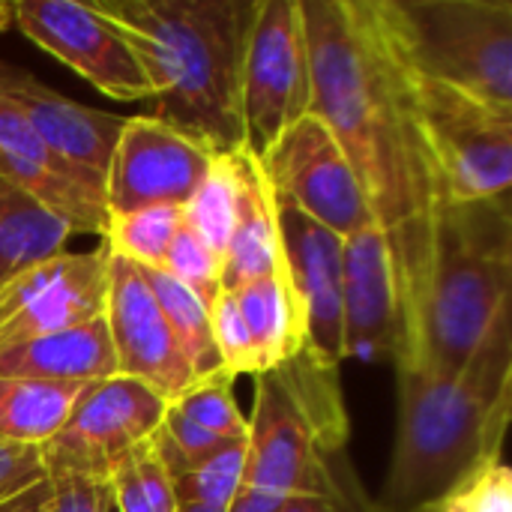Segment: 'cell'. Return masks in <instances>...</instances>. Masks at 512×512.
Masks as SVG:
<instances>
[{"label": "cell", "instance_id": "cell-36", "mask_svg": "<svg viewBox=\"0 0 512 512\" xmlns=\"http://www.w3.org/2000/svg\"><path fill=\"white\" fill-rule=\"evenodd\" d=\"M45 504H48V480H45V483H39L36 489L24 492L21 498H15V501L3 504L0 512H45Z\"/></svg>", "mask_w": 512, "mask_h": 512}, {"label": "cell", "instance_id": "cell-19", "mask_svg": "<svg viewBox=\"0 0 512 512\" xmlns=\"http://www.w3.org/2000/svg\"><path fill=\"white\" fill-rule=\"evenodd\" d=\"M231 162L237 177V216L222 258V291L282 273L276 195L264 177V168L246 147L234 150Z\"/></svg>", "mask_w": 512, "mask_h": 512}, {"label": "cell", "instance_id": "cell-5", "mask_svg": "<svg viewBox=\"0 0 512 512\" xmlns=\"http://www.w3.org/2000/svg\"><path fill=\"white\" fill-rule=\"evenodd\" d=\"M243 489L288 501L327 498L351 512H381L366 504L348 459L351 420L339 369L303 351L255 375V402L246 417Z\"/></svg>", "mask_w": 512, "mask_h": 512}, {"label": "cell", "instance_id": "cell-17", "mask_svg": "<svg viewBox=\"0 0 512 512\" xmlns=\"http://www.w3.org/2000/svg\"><path fill=\"white\" fill-rule=\"evenodd\" d=\"M0 171L63 219L72 234L84 231L102 237L108 222L105 183L57 156L9 99H0Z\"/></svg>", "mask_w": 512, "mask_h": 512}, {"label": "cell", "instance_id": "cell-37", "mask_svg": "<svg viewBox=\"0 0 512 512\" xmlns=\"http://www.w3.org/2000/svg\"><path fill=\"white\" fill-rule=\"evenodd\" d=\"M279 512H351V510H345V507H339V504H333V501H327V498H288V501H282Z\"/></svg>", "mask_w": 512, "mask_h": 512}, {"label": "cell", "instance_id": "cell-35", "mask_svg": "<svg viewBox=\"0 0 512 512\" xmlns=\"http://www.w3.org/2000/svg\"><path fill=\"white\" fill-rule=\"evenodd\" d=\"M279 507H282L279 498L252 492V489H240V495L234 498V504L228 507V512H279Z\"/></svg>", "mask_w": 512, "mask_h": 512}, {"label": "cell", "instance_id": "cell-3", "mask_svg": "<svg viewBox=\"0 0 512 512\" xmlns=\"http://www.w3.org/2000/svg\"><path fill=\"white\" fill-rule=\"evenodd\" d=\"M135 45L153 117L213 153L246 147L240 87L258 0H99Z\"/></svg>", "mask_w": 512, "mask_h": 512}, {"label": "cell", "instance_id": "cell-25", "mask_svg": "<svg viewBox=\"0 0 512 512\" xmlns=\"http://www.w3.org/2000/svg\"><path fill=\"white\" fill-rule=\"evenodd\" d=\"M162 462L171 474L177 504H201V507L228 510L243 489L246 441H228L201 462H174L165 456Z\"/></svg>", "mask_w": 512, "mask_h": 512}, {"label": "cell", "instance_id": "cell-41", "mask_svg": "<svg viewBox=\"0 0 512 512\" xmlns=\"http://www.w3.org/2000/svg\"><path fill=\"white\" fill-rule=\"evenodd\" d=\"M411 512H441V504H426V507H417Z\"/></svg>", "mask_w": 512, "mask_h": 512}, {"label": "cell", "instance_id": "cell-39", "mask_svg": "<svg viewBox=\"0 0 512 512\" xmlns=\"http://www.w3.org/2000/svg\"><path fill=\"white\" fill-rule=\"evenodd\" d=\"M12 27V0H0V33Z\"/></svg>", "mask_w": 512, "mask_h": 512}, {"label": "cell", "instance_id": "cell-8", "mask_svg": "<svg viewBox=\"0 0 512 512\" xmlns=\"http://www.w3.org/2000/svg\"><path fill=\"white\" fill-rule=\"evenodd\" d=\"M165 411L162 396L126 375L84 387L66 423L39 447L45 480L75 477L108 486L111 474L156 438Z\"/></svg>", "mask_w": 512, "mask_h": 512}, {"label": "cell", "instance_id": "cell-33", "mask_svg": "<svg viewBox=\"0 0 512 512\" xmlns=\"http://www.w3.org/2000/svg\"><path fill=\"white\" fill-rule=\"evenodd\" d=\"M45 483L42 450L0 438V507Z\"/></svg>", "mask_w": 512, "mask_h": 512}, {"label": "cell", "instance_id": "cell-40", "mask_svg": "<svg viewBox=\"0 0 512 512\" xmlns=\"http://www.w3.org/2000/svg\"><path fill=\"white\" fill-rule=\"evenodd\" d=\"M177 512H228V510H216V507H201V504H180Z\"/></svg>", "mask_w": 512, "mask_h": 512}, {"label": "cell", "instance_id": "cell-16", "mask_svg": "<svg viewBox=\"0 0 512 512\" xmlns=\"http://www.w3.org/2000/svg\"><path fill=\"white\" fill-rule=\"evenodd\" d=\"M402 273L387 231L375 222L342 240L345 360L381 363L402 348Z\"/></svg>", "mask_w": 512, "mask_h": 512}, {"label": "cell", "instance_id": "cell-11", "mask_svg": "<svg viewBox=\"0 0 512 512\" xmlns=\"http://www.w3.org/2000/svg\"><path fill=\"white\" fill-rule=\"evenodd\" d=\"M12 27L117 102H150L135 45L99 3L12 0Z\"/></svg>", "mask_w": 512, "mask_h": 512}, {"label": "cell", "instance_id": "cell-38", "mask_svg": "<svg viewBox=\"0 0 512 512\" xmlns=\"http://www.w3.org/2000/svg\"><path fill=\"white\" fill-rule=\"evenodd\" d=\"M24 75H27V69L0 60V99H9V93L24 81Z\"/></svg>", "mask_w": 512, "mask_h": 512}, {"label": "cell", "instance_id": "cell-30", "mask_svg": "<svg viewBox=\"0 0 512 512\" xmlns=\"http://www.w3.org/2000/svg\"><path fill=\"white\" fill-rule=\"evenodd\" d=\"M159 270L168 273L171 279H177L180 285H186L207 306L222 291V258L189 225L177 228V234H174V240H171Z\"/></svg>", "mask_w": 512, "mask_h": 512}, {"label": "cell", "instance_id": "cell-15", "mask_svg": "<svg viewBox=\"0 0 512 512\" xmlns=\"http://www.w3.org/2000/svg\"><path fill=\"white\" fill-rule=\"evenodd\" d=\"M276 216L282 273L300 315L303 354L321 366L339 369L345 360L342 237L282 201H276Z\"/></svg>", "mask_w": 512, "mask_h": 512}, {"label": "cell", "instance_id": "cell-31", "mask_svg": "<svg viewBox=\"0 0 512 512\" xmlns=\"http://www.w3.org/2000/svg\"><path fill=\"white\" fill-rule=\"evenodd\" d=\"M441 512H512V474L504 459H492L456 483L441 501Z\"/></svg>", "mask_w": 512, "mask_h": 512}, {"label": "cell", "instance_id": "cell-13", "mask_svg": "<svg viewBox=\"0 0 512 512\" xmlns=\"http://www.w3.org/2000/svg\"><path fill=\"white\" fill-rule=\"evenodd\" d=\"M102 318L117 360V375L141 381L168 405L198 384L141 267L111 252Z\"/></svg>", "mask_w": 512, "mask_h": 512}, {"label": "cell", "instance_id": "cell-18", "mask_svg": "<svg viewBox=\"0 0 512 512\" xmlns=\"http://www.w3.org/2000/svg\"><path fill=\"white\" fill-rule=\"evenodd\" d=\"M9 102L18 105L24 120L33 126V132L57 156H63L69 165H75L84 174L105 183L126 117L81 105V102L51 90L30 72L9 93Z\"/></svg>", "mask_w": 512, "mask_h": 512}, {"label": "cell", "instance_id": "cell-21", "mask_svg": "<svg viewBox=\"0 0 512 512\" xmlns=\"http://www.w3.org/2000/svg\"><path fill=\"white\" fill-rule=\"evenodd\" d=\"M72 228L0 171V285L66 252Z\"/></svg>", "mask_w": 512, "mask_h": 512}, {"label": "cell", "instance_id": "cell-42", "mask_svg": "<svg viewBox=\"0 0 512 512\" xmlns=\"http://www.w3.org/2000/svg\"><path fill=\"white\" fill-rule=\"evenodd\" d=\"M108 512H114V507H108Z\"/></svg>", "mask_w": 512, "mask_h": 512}, {"label": "cell", "instance_id": "cell-22", "mask_svg": "<svg viewBox=\"0 0 512 512\" xmlns=\"http://www.w3.org/2000/svg\"><path fill=\"white\" fill-rule=\"evenodd\" d=\"M243 327L258 354L261 372H270L303 351V330L285 273L252 279L231 291Z\"/></svg>", "mask_w": 512, "mask_h": 512}, {"label": "cell", "instance_id": "cell-23", "mask_svg": "<svg viewBox=\"0 0 512 512\" xmlns=\"http://www.w3.org/2000/svg\"><path fill=\"white\" fill-rule=\"evenodd\" d=\"M84 387L0 378V438L45 447L66 423Z\"/></svg>", "mask_w": 512, "mask_h": 512}, {"label": "cell", "instance_id": "cell-34", "mask_svg": "<svg viewBox=\"0 0 512 512\" xmlns=\"http://www.w3.org/2000/svg\"><path fill=\"white\" fill-rule=\"evenodd\" d=\"M108 507H111L108 486L75 480V477L48 480L45 512H108Z\"/></svg>", "mask_w": 512, "mask_h": 512}, {"label": "cell", "instance_id": "cell-29", "mask_svg": "<svg viewBox=\"0 0 512 512\" xmlns=\"http://www.w3.org/2000/svg\"><path fill=\"white\" fill-rule=\"evenodd\" d=\"M171 408L222 441H246L249 426L234 399V378L228 375L198 381L189 393L171 402Z\"/></svg>", "mask_w": 512, "mask_h": 512}, {"label": "cell", "instance_id": "cell-2", "mask_svg": "<svg viewBox=\"0 0 512 512\" xmlns=\"http://www.w3.org/2000/svg\"><path fill=\"white\" fill-rule=\"evenodd\" d=\"M510 195L432 213L423 252L402 273V348L396 372L456 375L510 318Z\"/></svg>", "mask_w": 512, "mask_h": 512}, {"label": "cell", "instance_id": "cell-7", "mask_svg": "<svg viewBox=\"0 0 512 512\" xmlns=\"http://www.w3.org/2000/svg\"><path fill=\"white\" fill-rule=\"evenodd\" d=\"M411 78L417 123L441 201L465 204L510 195L512 114L414 72Z\"/></svg>", "mask_w": 512, "mask_h": 512}, {"label": "cell", "instance_id": "cell-26", "mask_svg": "<svg viewBox=\"0 0 512 512\" xmlns=\"http://www.w3.org/2000/svg\"><path fill=\"white\" fill-rule=\"evenodd\" d=\"M180 225H183V207H171V204L111 213L102 231V246L111 255L132 261L135 267L159 270Z\"/></svg>", "mask_w": 512, "mask_h": 512}, {"label": "cell", "instance_id": "cell-9", "mask_svg": "<svg viewBox=\"0 0 512 512\" xmlns=\"http://www.w3.org/2000/svg\"><path fill=\"white\" fill-rule=\"evenodd\" d=\"M240 111L246 150L255 159L312 111V69L300 0H258L243 60Z\"/></svg>", "mask_w": 512, "mask_h": 512}, {"label": "cell", "instance_id": "cell-27", "mask_svg": "<svg viewBox=\"0 0 512 512\" xmlns=\"http://www.w3.org/2000/svg\"><path fill=\"white\" fill-rule=\"evenodd\" d=\"M237 216V177L231 153H219L183 207V225H189L219 258H225L231 228Z\"/></svg>", "mask_w": 512, "mask_h": 512}, {"label": "cell", "instance_id": "cell-1", "mask_svg": "<svg viewBox=\"0 0 512 512\" xmlns=\"http://www.w3.org/2000/svg\"><path fill=\"white\" fill-rule=\"evenodd\" d=\"M300 12L312 69L309 114L327 123L351 159L405 273L423 252L441 204L417 123L411 69L378 0H300Z\"/></svg>", "mask_w": 512, "mask_h": 512}, {"label": "cell", "instance_id": "cell-10", "mask_svg": "<svg viewBox=\"0 0 512 512\" xmlns=\"http://www.w3.org/2000/svg\"><path fill=\"white\" fill-rule=\"evenodd\" d=\"M258 162L276 201L291 204L336 237L345 240L375 225V213L351 159L321 117H300Z\"/></svg>", "mask_w": 512, "mask_h": 512}, {"label": "cell", "instance_id": "cell-6", "mask_svg": "<svg viewBox=\"0 0 512 512\" xmlns=\"http://www.w3.org/2000/svg\"><path fill=\"white\" fill-rule=\"evenodd\" d=\"M408 69L512 114L510 0H378Z\"/></svg>", "mask_w": 512, "mask_h": 512}, {"label": "cell", "instance_id": "cell-12", "mask_svg": "<svg viewBox=\"0 0 512 512\" xmlns=\"http://www.w3.org/2000/svg\"><path fill=\"white\" fill-rule=\"evenodd\" d=\"M108 249L60 252L0 285V351L102 318Z\"/></svg>", "mask_w": 512, "mask_h": 512}, {"label": "cell", "instance_id": "cell-4", "mask_svg": "<svg viewBox=\"0 0 512 512\" xmlns=\"http://www.w3.org/2000/svg\"><path fill=\"white\" fill-rule=\"evenodd\" d=\"M510 408V318L456 375L399 372V426L378 510L438 504L471 471L501 459Z\"/></svg>", "mask_w": 512, "mask_h": 512}, {"label": "cell", "instance_id": "cell-28", "mask_svg": "<svg viewBox=\"0 0 512 512\" xmlns=\"http://www.w3.org/2000/svg\"><path fill=\"white\" fill-rule=\"evenodd\" d=\"M108 498L114 512H177V495L171 486V474L156 450V444H144L135 450L108 480Z\"/></svg>", "mask_w": 512, "mask_h": 512}, {"label": "cell", "instance_id": "cell-32", "mask_svg": "<svg viewBox=\"0 0 512 512\" xmlns=\"http://www.w3.org/2000/svg\"><path fill=\"white\" fill-rule=\"evenodd\" d=\"M210 321H213V339H216V351H219L225 375L234 381L240 375H261L258 354L252 348V339L243 327V318L237 312L231 291H219V297L210 303Z\"/></svg>", "mask_w": 512, "mask_h": 512}, {"label": "cell", "instance_id": "cell-20", "mask_svg": "<svg viewBox=\"0 0 512 512\" xmlns=\"http://www.w3.org/2000/svg\"><path fill=\"white\" fill-rule=\"evenodd\" d=\"M117 375L105 318L0 351V378L90 387Z\"/></svg>", "mask_w": 512, "mask_h": 512}, {"label": "cell", "instance_id": "cell-14", "mask_svg": "<svg viewBox=\"0 0 512 512\" xmlns=\"http://www.w3.org/2000/svg\"><path fill=\"white\" fill-rule=\"evenodd\" d=\"M216 156L153 114L126 117L105 177L108 216L156 204L186 207Z\"/></svg>", "mask_w": 512, "mask_h": 512}, {"label": "cell", "instance_id": "cell-24", "mask_svg": "<svg viewBox=\"0 0 512 512\" xmlns=\"http://www.w3.org/2000/svg\"><path fill=\"white\" fill-rule=\"evenodd\" d=\"M141 273H144L150 291L156 294V300L168 318V327H171L177 345L183 348L195 378L207 381V378L225 375L219 351H216V339H213L210 306L162 270H144L141 267Z\"/></svg>", "mask_w": 512, "mask_h": 512}]
</instances>
